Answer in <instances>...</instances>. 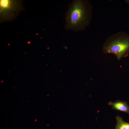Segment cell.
Here are the masks:
<instances>
[{
	"mask_svg": "<svg viewBox=\"0 0 129 129\" xmlns=\"http://www.w3.org/2000/svg\"><path fill=\"white\" fill-rule=\"evenodd\" d=\"M91 5L86 0H73L66 14L65 28L76 32L84 30L91 20Z\"/></svg>",
	"mask_w": 129,
	"mask_h": 129,
	"instance_id": "6da1fadb",
	"label": "cell"
},
{
	"mask_svg": "<svg viewBox=\"0 0 129 129\" xmlns=\"http://www.w3.org/2000/svg\"><path fill=\"white\" fill-rule=\"evenodd\" d=\"M104 53H112L120 60L127 56L129 52V34L120 32L112 35L107 39L103 46Z\"/></svg>",
	"mask_w": 129,
	"mask_h": 129,
	"instance_id": "7a4b0ae2",
	"label": "cell"
},
{
	"mask_svg": "<svg viewBox=\"0 0 129 129\" xmlns=\"http://www.w3.org/2000/svg\"><path fill=\"white\" fill-rule=\"evenodd\" d=\"M23 2L21 0H0V22L15 19L24 9Z\"/></svg>",
	"mask_w": 129,
	"mask_h": 129,
	"instance_id": "3957f363",
	"label": "cell"
},
{
	"mask_svg": "<svg viewBox=\"0 0 129 129\" xmlns=\"http://www.w3.org/2000/svg\"><path fill=\"white\" fill-rule=\"evenodd\" d=\"M108 104L111 106L113 109L124 112L129 114V106L127 102L118 100L114 102H110Z\"/></svg>",
	"mask_w": 129,
	"mask_h": 129,
	"instance_id": "277c9868",
	"label": "cell"
},
{
	"mask_svg": "<svg viewBox=\"0 0 129 129\" xmlns=\"http://www.w3.org/2000/svg\"><path fill=\"white\" fill-rule=\"evenodd\" d=\"M116 124L114 129H129V123L124 121L119 115L116 117Z\"/></svg>",
	"mask_w": 129,
	"mask_h": 129,
	"instance_id": "5b68a950",
	"label": "cell"
},
{
	"mask_svg": "<svg viewBox=\"0 0 129 129\" xmlns=\"http://www.w3.org/2000/svg\"><path fill=\"white\" fill-rule=\"evenodd\" d=\"M125 1L129 5V0H126Z\"/></svg>",
	"mask_w": 129,
	"mask_h": 129,
	"instance_id": "8992f818",
	"label": "cell"
}]
</instances>
